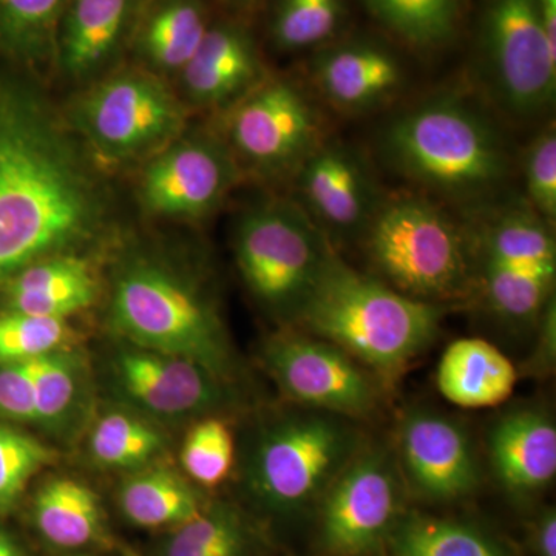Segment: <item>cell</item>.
Here are the masks:
<instances>
[{"label": "cell", "instance_id": "1", "mask_svg": "<svg viewBox=\"0 0 556 556\" xmlns=\"http://www.w3.org/2000/svg\"><path fill=\"white\" fill-rule=\"evenodd\" d=\"M89 150L25 79L0 76V287L22 269L78 254L108 222Z\"/></svg>", "mask_w": 556, "mask_h": 556}, {"label": "cell", "instance_id": "2", "mask_svg": "<svg viewBox=\"0 0 556 556\" xmlns=\"http://www.w3.org/2000/svg\"><path fill=\"white\" fill-rule=\"evenodd\" d=\"M294 320L391 380L437 339L442 306L358 273L331 249Z\"/></svg>", "mask_w": 556, "mask_h": 556}, {"label": "cell", "instance_id": "3", "mask_svg": "<svg viewBox=\"0 0 556 556\" xmlns=\"http://www.w3.org/2000/svg\"><path fill=\"white\" fill-rule=\"evenodd\" d=\"M379 148L401 177L459 203L493 195L510 172L506 146L492 121L452 93L397 115L380 134Z\"/></svg>", "mask_w": 556, "mask_h": 556}, {"label": "cell", "instance_id": "4", "mask_svg": "<svg viewBox=\"0 0 556 556\" xmlns=\"http://www.w3.org/2000/svg\"><path fill=\"white\" fill-rule=\"evenodd\" d=\"M110 321L127 343L190 358L230 383L237 361L212 300L164 260L124 257L113 278Z\"/></svg>", "mask_w": 556, "mask_h": 556}, {"label": "cell", "instance_id": "5", "mask_svg": "<svg viewBox=\"0 0 556 556\" xmlns=\"http://www.w3.org/2000/svg\"><path fill=\"white\" fill-rule=\"evenodd\" d=\"M362 240L380 280L402 294L439 305L470 288L466 237L431 200L413 193L382 200Z\"/></svg>", "mask_w": 556, "mask_h": 556}, {"label": "cell", "instance_id": "6", "mask_svg": "<svg viewBox=\"0 0 556 556\" xmlns=\"http://www.w3.org/2000/svg\"><path fill=\"white\" fill-rule=\"evenodd\" d=\"M64 118L84 148L109 164L149 160L188 129L186 102L167 79L137 65L90 83Z\"/></svg>", "mask_w": 556, "mask_h": 556}, {"label": "cell", "instance_id": "7", "mask_svg": "<svg viewBox=\"0 0 556 556\" xmlns=\"http://www.w3.org/2000/svg\"><path fill=\"white\" fill-rule=\"evenodd\" d=\"M345 417L305 408L266 424L249 453L247 485L255 501L278 515L316 504L361 445Z\"/></svg>", "mask_w": 556, "mask_h": 556}, {"label": "cell", "instance_id": "8", "mask_svg": "<svg viewBox=\"0 0 556 556\" xmlns=\"http://www.w3.org/2000/svg\"><path fill=\"white\" fill-rule=\"evenodd\" d=\"M331 249L303 207L288 200L254 204L233 232L237 266L252 298L274 316L292 320Z\"/></svg>", "mask_w": 556, "mask_h": 556}, {"label": "cell", "instance_id": "9", "mask_svg": "<svg viewBox=\"0 0 556 556\" xmlns=\"http://www.w3.org/2000/svg\"><path fill=\"white\" fill-rule=\"evenodd\" d=\"M479 51L490 89L517 118H530L554 101L556 46L536 0H484Z\"/></svg>", "mask_w": 556, "mask_h": 556}, {"label": "cell", "instance_id": "10", "mask_svg": "<svg viewBox=\"0 0 556 556\" xmlns=\"http://www.w3.org/2000/svg\"><path fill=\"white\" fill-rule=\"evenodd\" d=\"M226 144L262 177L298 174L324 139L313 102L292 80L265 76L228 108Z\"/></svg>", "mask_w": 556, "mask_h": 556}, {"label": "cell", "instance_id": "11", "mask_svg": "<svg viewBox=\"0 0 556 556\" xmlns=\"http://www.w3.org/2000/svg\"><path fill=\"white\" fill-rule=\"evenodd\" d=\"M262 361L281 393L302 407L345 419H364L378 409L375 380L328 340L309 332H281L266 340Z\"/></svg>", "mask_w": 556, "mask_h": 556}, {"label": "cell", "instance_id": "12", "mask_svg": "<svg viewBox=\"0 0 556 556\" xmlns=\"http://www.w3.org/2000/svg\"><path fill=\"white\" fill-rule=\"evenodd\" d=\"M320 501V540L328 554L361 556L376 551L401 517L396 460L386 448H358Z\"/></svg>", "mask_w": 556, "mask_h": 556}, {"label": "cell", "instance_id": "13", "mask_svg": "<svg viewBox=\"0 0 556 556\" xmlns=\"http://www.w3.org/2000/svg\"><path fill=\"white\" fill-rule=\"evenodd\" d=\"M239 175L225 139L186 129L146 161L138 197L153 217L192 222L214 214Z\"/></svg>", "mask_w": 556, "mask_h": 556}, {"label": "cell", "instance_id": "14", "mask_svg": "<svg viewBox=\"0 0 556 556\" xmlns=\"http://www.w3.org/2000/svg\"><path fill=\"white\" fill-rule=\"evenodd\" d=\"M113 383L149 419L207 417L229 404V383L190 358L137 345L112 357Z\"/></svg>", "mask_w": 556, "mask_h": 556}, {"label": "cell", "instance_id": "15", "mask_svg": "<svg viewBox=\"0 0 556 556\" xmlns=\"http://www.w3.org/2000/svg\"><path fill=\"white\" fill-rule=\"evenodd\" d=\"M295 177L300 206L327 239L364 237L382 199L365 161L353 149L321 141Z\"/></svg>", "mask_w": 556, "mask_h": 556}, {"label": "cell", "instance_id": "16", "mask_svg": "<svg viewBox=\"0 0 556 556\" xmlns=\"http://www.w3.org/2000/svg\"><path fill=\"white\" fill-rule=\"evenodd\" d=\"M397 456L408 484L427 500H463L481 484V466L470 434L441 413L417 408L402 417Z\"/></svg>", "mask_w": 556, "mask_h": 556}, {"label": "cell", "instance_id": "17", "mask_svg": "<svg viewBox=\"0 0 556 556\" xmlns=\"http://www.w3.org/2000/svg\"><path fill=\"white\" fill-rule=\"evenodd\" d=\"M146 0H68L54 43L53 61L64 78L93 83L129 51Z\"/></svg>", "mask_w": 556, "mask_h": 556}, {"label": "cell", "instance_id": "18", "mask_svg": "<svg viewBox=\"0 0 556 556\" xmlns=\"http://www.w3.org/2000/svg\"><path fill=\"white\" fill-rule=\"evenodd\" d=\"M254 33L240 17L212 21L199 49L177 76L185 102L229 108L265 78Z\"/></svg>", "mask_w": 556, "mask_h": 556}, {"label": "cell", "instance_id": "19", "mask_svg": "<svg viewBox=\"0 0 556 556\" xmlns=\"http://www.w3.org/2000/svg\"><path fill=\"white\" fill-rule=\"evenodd\" d=\"M313 78L325 100L343 112H367L394 97L405 72L394 51L378 40L351 39L321 47Z\"/></svg>", "mask_w": 556, "mask_h": 556}, {"label": "cell", "instance_id": "20", "mask_svg": "<svg viewBox=\"0 0 556 556\" xmlns=\"http://www.w3.org/2000/svg\"><path fill=\"white\" fill-rule=\"evenodd\" d=\"M497 481L515 496L547 489L556 475V427L548 413L519 408L490 428L486 439Z\"/></svg>", "mask_w": 556, "mask_h": 556}, {"label": "cell", "instance_id": "21", "mask_svg": "<svg viewBox=\"0 0 556 556\" xmlns=\"http://www.w3.org/2000/svg\"><path fill=\"white\" fill-rule=\"evenodd\" d=\"M212 21L208 0H146L127 53L137 67L164 79L177 78Z\"/></svg>", "mask_w": 556, "mask_h": 556}, {"label": "cell", "instance_id": "22", "mask_svg": "<svg viewBox=\"0 0 556 556\" xmlns=\"http://www.w3.org/2000/svg\"><path fill=\"white\" fill-rule=\"evenodd\" d=\"M5 288L7 311L65 320L98 298L97 276L78 254L33 263L7 281Z\"/></svg>", "mask_w": 556, "mask_h": 556}, {"label": "cell", "instance_id": "23", "mask_svg": "<svg viewBox=\"0 0 556 556\" xmlns=\"http://www.w3.org/2000/svg\"><path fill=\"white\" fill-rule=\"evenodd\" d=\"M517 382L514 362L484 339L455 340L438 365V390L460 408L497 407L511 396Z\"/></svg>", "mask_w": 556, "mask_h": 556}, {"label": "cell", "instance_id": "24", "mask_svg": "<svg viewBox=\"0 0 556 556\" xmlns=\"http://www.w3.org/2000/svg\"><path fill=\"white\" fill-rule=\"evenodd\" d=\"M33 521L54 547L72 551L108 541L100 497L78 479L54 477L43 482L33 500Z\"/></svg>", "mask_w": 556, "mask_h": 556}, {"label": "cell", "instance_id": "25", "mask_svg": "<svg viewBox=\"0 0 556 556\" xmlns=\"http://www.w3.org/2000/svg\"><path fill=\"white\" fill-rule=\"evenodd\" d=\"M124 517L142 529H175L204 508L195 485L175 468L152 464L134 471L118 490Z\"/></svg>", "mask_w": 556, "mask_h": 556}, {"label": "cell", "instance_id": "26", "mask_svg": "<svg viewBox=\"0 0 556 556\" xmlns=\"http://www.w3.org/2000/svg\"><path fill=\"white\" fill-rule=\"evenodd\" d=\"M36 427L51 437L67 438L86 413L87 371L83 358L72 350H60L33 358Z\"/></svg>", "mask_w": 556, "mask_h": 556}, {"label": "cell", "instance_id": "27", "mask_svg": "<svg viewBox=\"0 0 556 556\" xmlns=\"http://www.w3.org/2000/svg\"><path fill=\"white\" fill-rule=\"evenodd\" d=\"M167 448L163 430L148 416L129 409L102 413L89 434V453L98 466L134 471L152 466Z\"/></svg>", "mask_w": 556, "mask_h": 556}, {"label": "cell", "instance_id": "28", "mask_svg": "<svg viewBox=\"0 0 556 556\" xmlns=\"http://www.w3.org/2000/svg\"><path fill=\"white\" fill-rule=\"evenodd\" d=\"M383 30L413 50L447 47L459 31L464 0H362Z\"/></svg>", "mask_w": 556, "mask_h": 556}, {"label": "cell", "instance_id": "29", "mask_svg": "<svg viewBox=\"0 0 556 556\" xmlns=\"http://www.w3.org/2000/svg\"><path fill=\"white\" fill-rule=\"evenodd\" d=\"M68 0H0V53L36 67L53 61L62 13Z\"/></svg>", "mask_w": 556, "mask_h": 556}, {"label": "cell", "instance_id": "30", "mask_svg": "<svg viewBox=\"0 0 556 556\" xmlns=\"http://www.w3.org/2000/svg\"><path fill=\"white\" fill-rule=\"evenodd\" d=\"M388 540L394 556H508L477 527L420 514L399 519Z\"/></svg>", "mask_w": 556, "mask_h": 556}, {"label": "cell", "instance_id": "31", "mask_svg": "<svg viewBox=\"0 0 556 556\" xmlns=\"http://www.w3.org/2000/svg\"><path fill=\"white\" fill-rule=\"evenodd\" d=\"M346 14V0H273L270 42L283 53L321 49L338 38Z\"/></svg>", "mask_w": 556, "mask_h": 556}, {"label": "cell", "instance_id": "32", "mask_svg": "<svg viewBox=\"0 0 556 556\" xmlns=\"http://www.w3.org/2000/svg\"><path fill=\"white\" fill-rule=\"evenodd\" d=\"M555 240L548 223L532 208H514L493 219L482 237L484 260L522 266L556 269Z\"/></svg>", "mask_w": 556, "mask_h": 556}, {"label": "cell", "instance_id": "33", "mask_svg": "<svg viewBox=\"0 0 556 556\" xmlns=\"http://www.w3.org/2000/svg\"><path fill=\"white\" fill-rule=\"evenodd\" d=\"M481 280L486 305L497 317L510 324H529L538 320L554 295L555 270L484 260Z\"/></svg>", "mask_w": 556, "mask_h": 556}, {"label": "cell", "instance_id": "34", "mask_svg": "<svg viewBox=\"0 0 556 556\" xmlns=\"http://www.w3.org/2000/svg\"><path fill=\"white\" fill-rule=\"evenodd\" d=\"M249 547L247 521L236 508L218 503L172 529L161 556H248Z\"/></svg>", "mask_w": 556, "mask_h": 556}, {"label": "cell", "instance_id": "35", "mask_svg": "<svg viewBox=\"0 0 556 556\" xmlns=\"http://www.w3.org/2000/svg\"><path fill=\"white\" fill-rule=\"evenodd\" d=\"M179 460L186 477L195 484L204 489L223 484L236 460V442L228 424L218 417H203L185 438Z\"/></svg>", "mask_w": 556, "mask_h": 556}, {"label": "cell", "instance_id": "36", "mask_svg": "<svg viewBox=\"0 0 556 556\" xmlns=\"http://www.w3.org/2000/svg\"><path fill=\"white\" fill-rule=\"evenodd\" d=\"M56 457V452L39 439L9 424H0V515L16 507L28 482Z\"/></svg>", "mask_w": 556, "mask_h": 556}, {"label": "cell", "instance_id": "37", "mask_svg": "<svg viewBox=\"0 0 556 556\" xmlns=\"http://www.w3.org/2000/svg\"><path fill=\"white\" fill-rule=\"evenodd\" d=\"M73 331L65 318L0 314V364L28 362L54 351L68 350Z\"/></svg>", "mask_w": 556, "mask_h": 556}, {"label": "cell", "instance_id": "38", "mask_svg": "<svg viewBox=\"0 0 556 556\" xmlns=\"http://www.w3.org/2000/svg\"><path fill=\"white\" fill-rule=\"evenodd\" d=\"M527 199L546 223L556 217V131L547 127L527 148L525 156Z\"/></svg>", "mask_w": 556, "mask_h": 556}, {"label": "cell", "instance_id": "39", "mask_svg": "<svg viewBox=\"0 0 556 556\" xmlns=\"http://www.w3.org/2000/svg\"><path fill=\"white\" fill-rule=\"evenodd\" d=\"M0 417L14 424L36 426L31 361L0 364Z\"/></svg>", "mask_w": 556, "mask_h": 556}, {"label": "cell", "instance_id": "40", "mask_svg": "<svg viewBox=\"0 0 556 556\" xmlns=\"http://www.w3.org/2000/svg\"><path fill=\"white\" fill-rule=\"evenodd\" d=\"M555 299L552 295L544 309L541 311L540 317H538V320L541 321L540 340H538L536 353L532 357V371H535L536 375L551 371L552 364L555 362Z\"/></svg>", "mask_w": 556, "mask_h": 556}, {"label": "cell", "instance_id": "41", "mask_svg": "<svg viewBox=\"0 0 556 556\" xmlns=\"http://www.w3.org/2000/svg\"><path fill=\"white\" fill-rule=\"evenodd\" d=\"M533 554L535 556H556V511L555 508H546L536 518L530 535Z\"/></svg>", "mask_w": 556, "mask_h": 556}, {"label": "cell", "instance_id": "42", "mask_svg": "<svg viewBox=\"0 0 556 556\" xmlns=\"http://www.w3.org/2000/svg\"><path fill=\"white\" fill-rule=\"evenodd\" d=\"M0 556H27L20 543L2 527H0Z\"/></svg>", "mask_w": 556, "mask_h": 556}, {"label": "cell", "instance_id": "43", "mask_svg": "<svg viewBox=\"0 0 556 556\" xmlns=\"http://www.w3.org/2000/svg\"><path fill=\"white\" fill-rule=\"evenodd\" d=\"M218 2L228 7V9L232 10L233 13L248 14L257 10L258 7H262L266 0H218Z\"/></svg>", "mask_w": 556, "mask_h": 556}, {"label": "cell", "instance_id": "44", "mask_svg": "<svg viewBox=\"0 0 556 556\" xmlns=\"http://www.w3.org/2000/svg\"><path fill=\"white\" fill-rule=\"evenodd\" d=\"M119 551L123 556H142L141 554H138L137 551H134V548L126 546V544H123V546L119 547Z\"/></svg>", "mask_w": 556, "mask_h": 556}]
</instances>
